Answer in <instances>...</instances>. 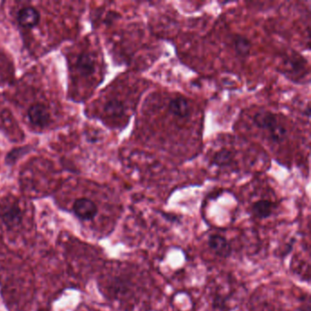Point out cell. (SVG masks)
I'll use <instances>...</instances> for the list:
<instances>
[{
    "label": "cell",
    "mask_w": 311,
    "mask_h": 311,
    "mask_svg": "<svg viewBox=\"0 0 311 311\" xmlns=\"http://www.w3.org/2000/svg\"><path fill=\"white\" fill-rule=\"evenodd\" d=\"M22 218V210L16 203H11L0 208V219L9 229L18 226Z\"/></svg>",
    "instance_id": "277c9868"
},
{
    "label": "cell",
    "mask_w": 311,
    "mask_h": 311,
    "mask_svg": "<svg viewBox=\"0 0 311 311\" xmlns=\"http://www.w3.org/2000/svg\"><path fill=\"white\" fill-rule=\"evenodd\" d=\"M233 47L236 54L245 58L250 54L252 44L248 38L241 35H236L235 37H233Z\"/></svg>",
    "instance_id": "30bf717a"
},
{
    "label": "cell",
    "mask_w": 311,
    "mask_h": 311,
    "mask_svg": "<svg viewBox=\"0 0 311 311\" xmlns=\"http://www.w3.org/2000/svg\"><path fill=\"white\" fill-rule=\"evenodd\" d=\"M168 109L172 115L180 118H187L191 114L190 103L184 96H177L171 100Z\"/></svg>",
    "instance_id": "52a82bcc"
},
{
    "label": "cell",
    "mask_w": 311,
    "mask_h": 311,
    "mask_svg": "<svg viewBox=\"0 0 311 311\" xmlns=\"http://www.w3.org/2000/svg\"><path fill=\"white\" fill-rule=\"evenodd\" d=\"M29 150H30V148L29 147L14 149L13 151H11V152L8 154V156H7V158H6L7 164H10L14 163L20 156H23L24 153L29 152Z\"/></svg>",
    "instance_id": "5bb4252c"
},
{
    "label": "cell",
    "mask_w": 311,
    "mask_h": 311,
    "mask_svg": "<svg viewBox=\"0 0 311 311\" xmlns=\"http://www.w3.org/2000/svg\"><path fill=\"white\" fill-rule=\"evenodd\" d=\"M105 112L110 116L121 117L124 114V104L122 101L111 100L105 105Z\"/></svg>",
    "instance_id": "4fadbf2b"
},
{
    "label": "cell",
    "mask_w": 311,
    "mask_h": 311,
    "mask_svg": "<svg viewBox=\"0 0 311 311\" xmlns=\"http://www.w3.org/2000/svg\"><path fill=\"white\" fill-rule=\"evenodd\" d=\"M40 14L36 8L27 7L19 10L17 14V21L21 27L33 28L39 24Z\"/></svg>",
    "instance_id": "ba28073f"
},
{
    "label": "cell",
    "mask_w": 311,
    "mask_h": 311,
    "mask_svg": "<svg viewBox=\"0 0 311 311\" xmlns=\"http://www.w3.org/2000/svg\"><path fill=\"white\" fill-rule=\"evenodd\" d=\"M276 209V203L268 199H260L251 206V213L254 218L263 220L270 218Z\"/></svg>",
    "instance_id": "8992f818"
},
{
    "label": "cell",
    "mask_w": 311,
    "mask_h": 311,
    "mask_svg": "<svg viewBox=\"0 0 311 311\" xmlns=\"http://www.w3.org/2000/svg\"><path fill=\"white\" fill-rule=\"evenodd\" d=\"M288 68L289 69V71L292 72V74L294 75H300L302 76L306 70V62L302 57L300 56H294V57H290L289 60L287 62Z\"/></svg>",
    "instance_id": "8fae6325"
},
{
    "label": "cell",
    "mask_w": 311,
    "mask_h": 311,
    "mask_svg": "<svg viewBox=\"0 0 311 311\" xmlns=\"http://www.w3.org/2000/svg\"><path fill=\"white\" fill-rule=\"evenodd\" d=\"M72 209L75 216L83 221H91L98 214L96 203L88 198H78L75 200Z\"/></svg>",
    "instance_id": "7a4b0ae2"
},
{
    "label": "cell",
    "mask_w": 311,
    "mask_h": 311,
    "mask_svg": "<svg viewBox=\"0 0 311 311\" xmlns=\"http://www.w3.org/2000/svg\"><path fill=\"white\" fill-rule=\"evenodd\" d=\"M28 116L32 124L36 125L40 128H44L50 122V114L47 107L43 104H33L28 110Z\"/></svg>",
    "instance_id": "5b68a950"
},
{
    "label": "cell",
    "mask_w": 311,
    "mask_h": 311,
    "mask_svg": "<svg viewBox=\"0 0 311 311\" xmlns=\"http://www.w3.org/2000/svg\"><path fill=\"white\" fill-rule=\"evenodd\" d=\"M76 69L80 73V75L85 77L93 74L95 70V60L93 57L85 52L81 53L77 59Z\"/></svg>",
    "instance_id": "9c48e42d"
},
{
    "label": "cell",
    "mask_w": 311,
    "mask_h": 311,
    "mask_svg": "<svg viewBox=\"0 0 311 311\" xmlns=\"http://www.w3.org/2000/svg\"><path fill=\"white\" fill-rule=\"evenodd\" d=\"M208 247L218 257L228 258L232 254V247L225 236L219 233H212L207 240Z\"/></svg>",
    "instance_id": "3957f363"
},
{
    "label": "cell",
    "mask_w": 311,
    "mask_h": 311,
    "mask_svg": "<svg viewBox=\"0 0 311 311\" xmlns=\"http://www.w3.org/2000/svg\"><path fill=\"white\" fill-rule=\"evenodd\" d=\"M254 124L258 129L266 132L269 139L276 143L282 142L288 134L286 127L282 124L280 119L270 111L257 112L254 116Z\"/></svg>",
    "instance_id": "6da1fadb"
},
{
    "label": "cell",
    "mask_w": 311,
    "mask_h": 311,
    "mask_svg": "<svg viewBox=\"0 0 311 311\" xmlns=\"http://www.w3.org/2000/svg\"><path fill=\"white\" fill-rule=\"evenodd\" d=\"M233 154L228 149H222L218 151V153L214 156V164H217L220 167H225L230 165L233 162Z\"/></svg>",
    "instance_id": "7c38bea8"
}]
</instances>
